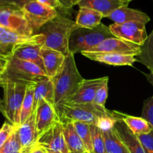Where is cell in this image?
Wrapping results in <instances>:
<instances>
[{
    "label": "cell",
    "mask_w": 153,
    "mask_h": 153,
    "mask_svg": "<svg viewBox=\"0 0 153 153\" xmlns=\"http://www.w3.org/2000/svg\"><path fill=\"white\" fill-rule=\"evenodd\" d=\"M78 5L94 9L108 17L114 10L125 4L120 0H81Z\"/></svg>",
    "instance_id": "24"
},
{
    "label": "cell",
    "mask_w": 153,
    "mask_h": 153,
    "mask_svg": "<svg viewBox=\"0 0 153 153\" xmlns=\"http://www.w3.org/2000/svg\"><path fill=\"white\" fill-rule=\"evenodd\" d=\"M33 1L37 0H0V7H11L22 10L25 4Z\"/></svg>",
    "instance_id": "36"
},
{
    "label": "cell",
    "mask_w": 153,
    "mask_h": 153,
    "mask_svg": "<svg viewBox=\"0 0 153 153\" xmlns=\"http://www.w3.org/2000/svg\"><path fill=\"white\" fill-rule=\"evenodd\" d=\"M61 122H84L95 124L97 117L110 113L106 108L94 102L87 104H64L57 109Z\"/></svg>",
    "instance_id": "6"
},
{
    "label": "cell",
    "mask_w": 153,
    "mask_h": 153,
    "mask_svg": "<svg viewBox=\"0 0 153 153\" xmlns=\"http://www.w3.org/2000/svg\"><path fill=\"white\" fill-rule=\"evenodd\" d=\"M108 79V76H105L97 79H84L76 94L66 104H87L94 102L97 90Z\"/></svg>",
    "instance_id": "13"
},
{
    "label": "cell",
    "mask_w": 153,
    "mask_h": 153,
    "mask_svg": "<svg viewBox=\"0 0 153 153\" xmlns=\"http://www.w3.org/2000/svg\"><path fill=\"white\" fill-rule=\"evenodd\" d=\"M91 131L94 153H107L102 131L94 124L91 125Z\"/></svg>",
    "instance_id": "31"
},
{
    "label": "cell",
    "mask_w": 153,
    "mask_h": 153,
    "mask_svg": "<svg viewBox=\"0 0 153 153\" xmlns=\"http://www.w3.org/2000/svg\"><path fill=\"white\" fill-rule=\"evenodd\" d=\"M9 58H4V57L0 56V76L2 74L3 71L4 70V67H5L6 63H7V59Z\"/></svg>",
    "instance_id": "41"
},
{
    "label": "cell",
    "mask_w": 153,
    "mask_h": 153,
    "mask_svg": "<svg viewBox=\"0 0 153 153\" xmlns=\"http://www.w3.org/2000/svg\"><path fill=\"white\" fill-rule=\"evenodd\" d=\"M114 128L130 153H146L137 136L131 132L122 120L117 123Z\"/></svg>",
    "instance_id": "19"
},
{
    "label": "cell",
    "mask_w": 153,
    "mask_h": 153,
    "mask_svg": "<svg viewBox=\"0 0 153 153\" xmlns=\"http://www.w3.org/2000/svg\"><path fill=\"white\" fill-rule=\"evenodd\" d=\"M0 112L4 115V106H3V102L2 100L0 98Z\"/></svg>",
    "instance_id": "42"
},
{
    "label": "cell",
    "mask_w": 153,
    "mask_h": 153,
    "mask_svg": "<svg viewBox=\"0 0 153 153\" xmlns=\"http://www.w3.org/2000/svg\"><path fill=\"white\" fill-rule=\"evenodd\" d=\"M82 55L91 61H98L112 66H133L137 61V57L134 55H123L114 52H82Z\"/></svg>",
    "instance_id": "15"
},
{
    "label": "cell",
    "mask_w": 153,
    "mask_h": 153,
    "mask_svg": "<svg viewBox=\"0 0 153 153\" xmlns=\"http://www.w3.org/2000/svg\"><path fill=\"white\" fill-rule=\"evenodd\" d=\"M114 37L109 27L101 23L97 28L89 29L79 27L73 31L69 41L70 52L75 55L87 52L109 37Z\"/></svg>",
    "instance_id": "4"
},
{
    "label": "cell",
    "mask_w": 153,
    "mask_h": 153,
    "mask_svg": "<svg viewBox=\"0 0 153 153\" xmlns=\"http://www.w3.org/2000/svg\"><path fill=\"white\" fill-rule=\"evenodd\" d=\"M45 77H46L45 72L37 64L11 56L7 59L0 79H8L30 85L36 84Z\"/></svg>",
    "instance_id": "5"
},
{
    "label": "cell",
    "mask_w": 153,
    "mask_h": 153,
    "mask_svg": "<svg viewBox=\"0 0 153 153\" xmlns=\"http://www.w3.org/2000/svg\"><path fill=\"white\" fill-rule=\"evenodd\" d=\"M17 133L22 149L30 147L36 144L38 138V132L36 124V112L27 119L26 121L17 126Z\"/></svg>",
    "instance_id": "18"
},
{
    "label": "cell",
    "mask_w": 153,
    "mask_h": 153,
    "mask_svg": "<svg viewBox=\"0 0 153 153\" xmlns=\"http://www.w3.org/2000/svg\"><path fill=\"white\" fill-rule=\"evenodd\" d=\"M37 144L46 153H70L63 131V124L58 121L38 136Z\"/></svg>",
    "instance_id": "9"
},
{
    "label": "cell",
    "mask_w": 153,
    "mask_h": 153,
    "mask_svg": "<svg viewBox=\"0 0 153 153\" xmlns=\"http://www.w3.org/2000/svg\"><path fill=\"white\" fill-rule=\"evenodd\" d=\"M21 143L17 133V127L7 143L0 149V153H20Z\"/></svg>",
    "instance_id": "33"
},
{
    "label": "cell",
    "mask_w": 153,
    "mask_h": 153,
    "mask_svg": "<svg viewBox=\"0 0 153 153\" xmlns=\"http://www.w3.org/2000/svg\"><path fill=\"white\" fill-rule=\"evenodd\" d=\"M37 1L38 2L41 3V4H45V5H47L54 9H56L57 10H64L62 8L60 0H37Z\"/></svg>",
    "instance_id": "38"
},
{
    "label": "cell",
    "mask_w": 153,
    "mask_h": 153,
    "mask_svg": "<svg viewBox=\"0 0 153 153\" xmlns=\"http://www.w3.org/2000/svg\"><path fill=\"white\" fill-rule=\"evenodd\" d=\"M146 153H153V129L150 133L137 136Z\"/></svg>",
    "instance_id": "37"
},
{
    "label": "cell",
    "mask_w": 153,
    "mask_h": 153,
    "mask_svg": "<svg viewBox=\"0 0 153 153\" xmlns=\"http://www.w3.org/2000/svg\"><path fill=\"white\" fill-rule=\"evenodd\" d=\"M34 88H35V84H31L27 87L26 92H25V97H24L23 102H22V108H21L20 125L23 123L25 121H26L27 119L34 111Z\"/></svg>",
    "instance_id": "28"
},
{
    "label": "cell",
    "mask_w": 153,
    "mask_h": 153,
    "mask_svg": "<svg viewBox=\"0 0 153 153\" xmlns=\"http://www.w3.org/2000/svg\"><path fill=\"white\" fill-rule=\"evenodd\" d=\"M0 26L4 27L22 35H33L32 30L22 10L11 7H2L0 9Z\"/></svg>",
    "instance_id": "11"
},
{
    "label": "cell",
    "mask_w": 153,
    "mask_h": 153,
    "mask_svg": "<svg viewBox=\"0 0 153 153\" xmlns=\"http://www.w3.org/2000/svg\"><path fill=\"white\" fill-rule=\"evenodd\" d=\"M56 17L43 25L37 34L45 37L43 46L55 49L65 55L70 53L69 41L73 31L79 28L76 22L66 15V10H58Z\"/></svg>",
    "instance_id": "1"
},
{
    "label": "cell",
    "mask_w": 153,
    "mask_h": 153,
    "mask_svg": "<svg viewBox=\"0 0 153 153\" xmlns=\"http://www.w3.org/2000/svg\"><path fill=\"white\" fill-rule=\"evenodd\" d=\"M102 132L107 153H130L126 146L117 135L114 128Z\"/></svg>",
    "instance_id": "26"
},
{
    "label": "cell",
    "mask_w": 153,
    "mask_h": 153,
    "mask_svg": "<svg viewBox=\"0 0 153 153\" xmlns=\"http://www.w3.org/2000/svg\"><path fill=\"white\" fill-rule=\"evenodd\" d=\"M17 126L12 125L10 123L4 122L0 128V149L7 143Z\"/></svg>",
    "instance_id": "35"
},
{
    "label": "cell",
    "mask_w": 153,
    "mask_h": 153,
    "mask_svg": "<svg viewBox=\"0 0 153 153\" xmlns=\"http://www.w3.org/2000/svg\"><path fill=\"white\" fill-rule=\"evenodd\" d=\"M43 46V44L23 45V46L16 48L13 52L12 56L37 64L44 71L43 59L40 55V50H41Z\"/></svg>",
    "instance_id": "21"
},
{
    "label": "cell",
    "mask_w": 153,
    "mask_h": 153,
    "mask_svg": "<svg viewBox=\"0 0 153 153\" xmlns=\"http://www.w3.org/2000/svg\"><path fill=\"white\" fill-rule=\"evenodd\" d=\"M137 59L149 70L150 73H153V30L141 46V52L137 57Z\"/></svg>",
    "instance_id": "27"
},
{
    "label": "cell",
    "mask_w": 153,
    "mask_h": 153,
    "mask_svg": "<svg viewBox=\"0 0 153 153\" xmlns=\"http://www.w3.org/2000/svg\"><path fill=\"white\" fill-rule=\"evenodd\" d=\"M120 120V119L117 116L115 111H111L110 113L97 117L94 125L102 131H110L114 128Z\"/></svg>",
    "instance_id": "30"
},
{
    "label": "cell",
    "mask_w": 153,
    "mask_h": 153,
    "mask_svg": "<svg viewBox=\"0 0 153 153\" xmlns=\"http://www.w3.org/2000/svg\"><path fill=\"white\" fill-rule=\"evenodd\" d=\"M28 85L16 81L0 79V86L3 88L4 117L15 126L20 125L21 108Z\"/></svg>",
    "instance_id": "3"
},
{
    "label": "cell",
    "mask_w": 153,
    "mask_h": 153,
    "mask_svg": "<svg viewBox=\"0 0 153 153\" xmlns=\"http://www.w3.org/2000/svg\"><path fill=\"white\" fill-rule=\"evenodd\" d=\"M78 134L80 137L82 143L85 145L87 151L89 153H94L91 138V125L84 122H73Z\"/></svg>",
    "instance_id": "29"
},
{
    "label": "cell",
    "mask_w": 153,
    "mask_h": 153,
    "mask_svg": "<svg viewBox=\"0 0 153 153\" xmlns=\"http://www.w3.org/2000/svg\"><path fill=\"white\" fill-rule=\"evenodd\" d=\"M87 52H114L137 57L141 52V46L118 37H112L105 39L101 43Z\"/></svg>",
    "instance_id": "12"
},
{
    "label": "cell",
    "mask_w": 153,
    "mask_h": 153,
    "mask_svg": "<svg viewBox=\"0 0 153 153\" xmlns=\"http://www.w3.org/2000/svg\"><path fill=\"white\" fill-rule=\"evenodd\" d=\"M40 55L43 59L46 76L53 79L62 68L67 55L59 51L43 46L40 50Z\"/></svg>",
    "instance_id": "16"
},
{
    "label": "cell",
    "mask_w": 153,
    "mask_h": 153,
    "mask_svg": "<svg viewBox=\"0 0 153 153\" xmlns=\"http://www.w3.org/2000/svg\"><path fill=\"white\" fill-rule=\"evenodd\" d=\"M36 112V124L40 135L58 121L61 120L56 108L46 100H42L37 106Z\"/></svg>",
    "instance_id": "14"
},
{
    "label": "cell",
    "mask_w": 153,
    "mask_h": 153,
    "mask_svg": "<svg viewBox=\"0 0 153 153\" xmlns=\"http://www.w3.org/2000/svg\"><path fill=\"white\" fill-rule=\"evenodd\" d=\"M107 18L115 23H125L130 22H139L147 24L150 18L146 13L136 9L130 8L127 5H123L114 10Z\"/></svg>",
    "instance_id": "17"
},
{
    "label": "cell",
    "mask_w": 153,
    "mask_h": 153,
    "mask_svg": "<svg viewBox=\"0 0 153 153\" xmlns=\"http://www.w3.org/2000/svg\"><path fill=\"white\" fill-rule=\"evenodd\" d=\"M64 139L70 152H88L76 131L73 122H61Z\"/></svg>",
    "instance_id": "25"
},
{
    "label": "cell",
    "mask_w": 153,
    "mask_h": 153,
    "mask_svg": "<svg viewBox=\"0 0 153 153\" xmlns=\"http://www.w3.org/2000/svg\"><path fill=\"white\" fill-rule=\"evenodd\" d=\"M61 6L64 10H68L71 9L73 6L76 5L79 3L81 0H60Z\"/></svg>",
    "instance_id": "40"
},
{
    "label": "cell",
    "mask_w": 153,
    "mask_h": 153,
    "mask_svg": "<svg viewBox=\"0 0 153 153\" xmlns=\"http://www.w3.org/2000/svg\"><path fill=\"white\" fill-rule=\"evenodd\" d=\"M115 113L117 116L125 123L127 127L136 136L149 134L152 131L153 128L151 124L141 117H138L130 116L116 111Z\"/></svg>",
    "instance_id": "23"
},
{
    "label": "cell",
    "mask_w": 153,
    "mask_h": 153,
    "mask_svg": "<svg viewBox=\"0 0 153 153\" xmlns=\"http://www.w3.org/2000/svg\"><path fill=\"white\" fill-rule=\"evenodd\" d=\"M145 76L153 88V73H149V74H145ZM141 117L146 120L153 128V95L143 102Z\"/></svg>",
    "instance_id": "32"
},
{
    "label": "cell",
    "mask_w": 153,
    "mask_h": 153,
    "mask_svg": "<svg viewBox=\"0 0 153 153\" xmlns=\"http://www.w3.org/2000/svg\"><path fill=\"white\" fill-rule=\"evenodd\" d=\"M84 79L78 70L74 55L70 52L66 56L61 70L52 79L56 109L66 104L71 99L82 85Z\"/></svg>",
    "instance_id": "2"
},
{
    "label": "cell",
    "mask_w": 153,
    "mask_h": 153,
    "mask_svg": "<svg viewBox=\"0 0 153 153\" xmlns=\"http://www.w3.org/2000/svg\"><path fill=\"white\" fill-rule=\"evenodd\" d=\"M120 1H122V2L123 3V4H125V5H128V3H129L130 1H132V0H120Z\"/></svg>",
    "instance_id": "43"
},
{
    "label": "cell",
    "mask_w": 153,
    "mask_h": 153,
    "mask_svg": "<svg viewBox=\"0 0 153 153\" xmlns=\"http://www.w3.org/2000/svg\"><path fill=\"white\" fill-rule=\"evenodd\" d=\"M20 153H46V152L43 147H41L37 143L30 147L21 149Z\"/></svg>",
    "instance_id": "39"
},
{
    "label": "cell",
    "mask_w": 153,
    "mask_h": 153,
    "mask_svg": "<svg viewBox=\"0 0 153 153\" xmlns=\"http://www.w3.org/2000/svg\"><path fill=\"white\" fill-rule=\"evenodd\" d=\"M108 94V79L97 90L95 97H94V102L97 104V105L101 106L102 108H105Z\"/></svg>",
    "instance_id": "34"
},
{
    "label": "cell",
    "mask_w": 153,
    "mask_h": 153,
    "mask_svg": "<svg viewBox=\"0 0 153 153\" xmlns=\"http://www.w3.org/2000/svg\"><path fill=\"white\" fill-rule=\"evenodd\" d=\"M103 18L104 16L101 13L94 9L79 7L75 22L80 28L93 29L102 23L101 21Z\"/></svg>",
    "instance_id": "22"
},
{
    "label": "cell",
    "mask_w": 153,
    "mask_h": 153,
    "mask_svg": "<svg viewBox=\"0 0 153 153\" xmlns=\"http://www.w3.org/2000/svg\"><path fill=\"white\" fill-rule=\"evenodd\" d=\"M70 153H89V152H70Z\"/></svg>",
    "instance_id": "44"
},
{
    "label": "cell",
    "mask_w": 153,
    "mask_h": 153,
    "mask_svg": "<svg viewBox=\"0 0 153 153\" xmlns=\"http://www.w3.org/2000/svg\"><path fill=\"white\" fill-rule=\"evenodd\" d=\"M0 9H1V7H0Z\"/></svg>",
    "instance_id": "45"
},
{
    "label": "cell",
    "mask_w": 153,
    "mask_h": 153,
    "mask_svg": "<svg viewBox=\"0 0 153 153\" xmlns=\"http://www.w3.org/2000/svg\"><path fill=\"white\" fill-rule=\"evenodd\" d=\"M34 98V111L42 100H46L55 106V90H54V84L52 79L46 76V77L40 79L35 84Z\"/></svg>",
    "instance_id": "20"
},
{
    "label": "cell",
    "mask_w": 153,
    "mask_h": 153,
    "mask_svg": "<svg viewBox=\"0 0 153 153\" xmlns=\"http://www.w3.org/2000/svg\"><path fill=\"white\" fill-rule=\"evenodd\" d=\"M109 29L114 37L142 46L148 37L146 24L139 22L113 23Z\"/></svg>",
    "instance_id": "10"
},
{
    "label": "cell",
    "mask_w": 153,
    "mask_h": 153,
    "mask_svg": "<svg viewBox=\"0 0 153 153\" xmlns=\"http://www.w3.org/2000/svg\"><path fill=\"white\" fill-rule=\"evenodd\" d=\"M22 11L34 34H37L40 28L47 22L56 17L58 11L56 9L33 1L25 4Z\"/></svg>",
    "instance_id": "8"
},
{
    "label": "cell",
    "mask_w": 153,
    "mask_h": 153,
    "mask_svg": "<svg viewBox=\"0 0 153 153\" xmlns=\"http://www.w3.org/2000/svg\"><path fill=\"white\" fill-rule=\"evenodd\" d=\"M44 40L41 34L22 35L0 26V56L10 58L16 48L26 44H43Z\"/></svg>",
    "instance_id": "7"
}]
</instances>
